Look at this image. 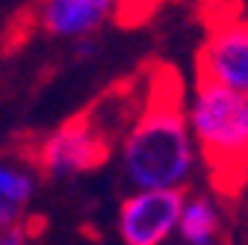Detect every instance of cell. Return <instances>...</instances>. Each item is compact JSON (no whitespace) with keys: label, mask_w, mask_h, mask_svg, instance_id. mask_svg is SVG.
<instances>
[{"label":"cell","mask_w":248,"mask_h":245,"mask_svg":"<svg viewBox=\"0 0 248 245\" xmlns=\"http://www.w3.org/2000/svg\"><path fill=\"white\" fill-rule=\"evenodd\" d=\"M195 160L183 83L174 68H160L121 142L124 174L136 189H183Z\"/></svg>","instance_id":"cell-1"},{"label":"cell","mask_w":248,"mask_h":245,"mask_svg":"<svg viewBox=\"0 0 248 245\" xmlns=\"http://www.w3.org/2000/svg\"><path fill=\"white\" fill-rule=\"evenodd\" d=\"M186 121L210 183L222 195H236L248 183V109L236 92L195 80Z\"/></svg>","instance_id":"cell-2"},{"label":"cell","mask_w":248,"mask_h":245,"mask_svg":"<svg viewBox=\"0 0 248 245\" xmlns=\"http://www.w3.org/2000/svg\"><path fill=\"white\" fill-rule=\"evenodd\" d=\"M112 154V139L101 121L89 112L68 118L53 133H47L33 151L30 160L47 177H71L101 168Z\"/></svg>","instance_id":"cell-3"},{"label":"cell","mask_w":248,"mask_h":245,"mask_svg":"<svg viewBox=\"0 0 248 245\" xmlns=\"http://www.w3.org/2000/svg\"><path fill=\"white\" fill-rule=\"evenodd\" d=\"M186 189H136L121 201L118 236L124 245H163L177 233Z\"/></svg>","instance_id":"cell-4"},{"label":"cell","mask_w":248,"mask_h":245,"mask_svg":"<svg viewBox=\"0 0 248 245\" xmlns=\"http://www.w3.org/2000/svg\"><path fill=\"white\" fill-rule=\"evenodd\" d=\"M195 80L248 95V21L231 18L210 30L195 56Z\"/></svg>","instance_id":"cell-5"},{"label":"cell","mask_w":248,"mask_h":245,"mask_svg":"<svg viewBox=\"0 0 248 245\" xmlns=\"http://www.w3.org/2000/svg\"><path fill=\"white\" fill-rule=\"evenodd\" d=\"M118 9V0H42L39 27L53 39H89Z\"/></svg>","instance_id":"cell-6"},{"label":"cell","mask_w":248,"mask_h":245,"mask_svg":"<svg viewBox=\"0 0 248 245\" xmlns=\"http://www.w3.org/2000/svg\"><path fill=\"white\" fill-rule=\"evenodd\" d=\"M219 230H222V219L216 204L204 195H186L177 222V233L183 245H216Z\"/></svg>","instance_id":"cell-7"},{"label":"cell","mask_w":248,"mask_h":245,"mask_svg":"<svg viewBox=\"0 0 248 245\" xmlns=\"http://www.w3.org/2000/svg\"><path fill=\"white\" fill-rule=\"evenodd\" d=\"M30 198H33V174L0 163V201L24 207Z\"/></svg>","instance_id":"cell-8"},{"label":"cell","mask_w":248,"mask_h":245,"mask_svg":"<svg viewBox=\"0 0 248 245\" xmlns=\"http://www.w3.org/2000/svg\"><path fill=\"white\" fill-rule=\"evenodd\" d=\"M18 222H21V207L0 201V230H6V228H12Z\"/></svg>","instance_id":"cell-9"},{"label":"cell","mask_w":248,"mask_h":245,"mask_svg":"<svg viewBox=\"0 0 248 245\" xmlns=\"http://www.w3.org/2000/svg\"><path fill=\"white\" fill-rule=\"evenodd\" d=\"M24 242H27V230L21 222L6 228V230H0V245H24Z\"/></svg>","instance_id":"cell-10"},{"label":"cell","mask_w":248,"mask_h":245,"mask_svg":"<svg viewBox=\"0 0 248 245\" xmlns=\"http://www.w3.org/2000/svg\"><path fill=\"white\" fill-rule=\"evenodd\" d=\"M242 98H245V109H248V95H242Z\"/></svg>","instance_id":"cell-11"}]
</instances>
